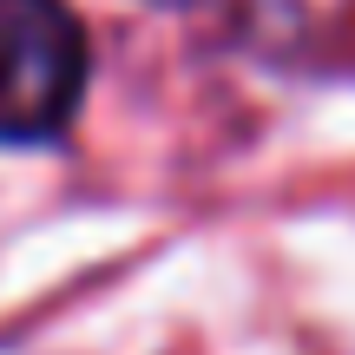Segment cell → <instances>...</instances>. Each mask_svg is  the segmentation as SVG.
<instances>
[{"label": "cell", "mask_w": 355, "mask_h": 355, "mask_svg": "<svg viewBox=\"0 0 355 355\" xmlns=\"http://www.w3.org/2000/svg\"><path fill=\"white\" fill-rule=\"evenodd\" d=\"M86 92V33L66 0H0V139L33 145Z\"/></svg>", "instance_id": "obj_1"}]
</instances>
